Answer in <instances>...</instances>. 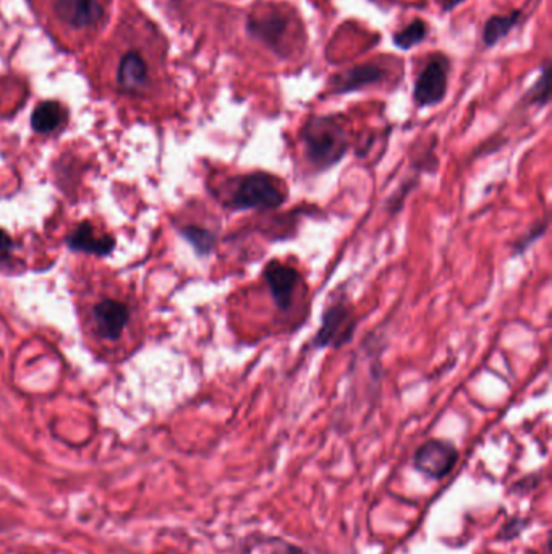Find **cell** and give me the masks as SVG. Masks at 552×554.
Masks as SVG:
<instances>
[{"mask_svg":"<svg viewBox=\"0 0 552 554\" xmlns=\"http://www.w3.org/2000/svg\"><path fill=\"white\" fill-rule=\"evenodd\" d=\"M164 57L166 44L154 23L138 10H125L93 70L122 96L146 98L158 90Z\"/></svg>","mask_w":552,"mask_h":554,"instance_id":"cell-1","label":"cell"},{"mask_svg":"<svg viewBox=\"0 0 552 554\" xmlns=\"http://www.w3.org/2000/svg\"><path fill=\"white\" fill-rule=\"evenodd\" d=\"M49 33L70 51H83L106 31L112 0H34Z\"/></svg>","mask_w":552,"mask_h":554,"instance_id":"cell-2","label":"cell"},{"mask_svg":"<svg viewBox=\"0 0 552 554\" xmlns=\"http://www.w3.org/2000/svg\"><path fill=\"white\" fill-rule=\"evenodd\" d=\"M289 185L279 175L268 171L238 174L219 185L216 197L232 213H268L289 201Z\"/></svg>","mask_w":552,"mask_h":554,"instance_id":"cell-3","label":"cell"},{"mask_svg":"<svg viewBox=\"0 0 552 554\" xmlns=\"http://www.w3.org/2000/svg\"><path fill=\"white\" fill-rule=\"evenodd\" d=\"M303 158L315 174H324L344 161L350 151L349 130L339 116H311L300 128Z\"/></svg>","mask_w":552,"mask_h":554,"instance_id":"cell-4","label":"cell"},{"mask_svg":"<svg viewBox=\"0 0 552 554\" xmlns=\"http://www.w3.org/2000/svg\"><path fill=\"white\" fill-rule=\"evenodd\" d=\"M357 328V312L347 290L337 289L331 294L321 313V323L311 339L310 349H342L353 341Z\"/></svg>","mask_w":552,"mask_h":554,"instance_id":"cell-5","label":"cell"},{"mask_svg":"<svg viewBox=\"0 0 552 554\" xmlns=\"http://www.w3.org/2000/svg\"><path fill=\"white\" fill-rule=\"evenodd\" d=\"M459 461V449L447 439H428L413 456V465L420 474L441 480L451 474Z\"/></svg>","mask_w":552,"mask_h":554,"instance_id":"cell-6","label":"cell"},{"mask_svg":"<svg viewBox=\"0 0 552 554\" xmlns=\"http://www.w3.org/2000/svg\"><path fill=\"white\" fill-rule=\"evenodd\" d=\"M449 60L442 54L431 57L425 69L421 70L413 88V101L421 109L438 106L447 94Z\"/></svg>","mask_w":552,"mask_h":554,"instance_id":"cell-7","label":"cell"},{"mask_svg":"<svg viewBox=\"0 0 552 554\" xmlns=\"http://www.w3.org/2000/svg\"><path fill=\"white\" fill-rule=\"evenodd\" d=\"M263 279L268 284L274 305L279 312H289L293 297L302 284V273L295 266L281 260H269L263 268Z\"/></svg>","mask_w":552,"mask_h":554,"instance_id":"cell-8","label":"cell"},{"mask_svg":"<svg viewBox=\"0 0 552 554\" xmlns=\"http://www.w3.org/2000/svg\"><path fill=\"white\" fill-rule=\"evenodd\" d=\"M438 162V156H436V148H434V145L428 146L420 156L413 159L408 174L405 175L404 179L400 180V184L397 185L394 192L387 197L384 209H386V213L389 214V216H395V214H399L400 211H402L407 198L410 197V195L417 190L418 185H420L421 175L434 174L436 169H438Z\"/></svg>","mask_w":552,"mask_h":554,"instance_id":"cell-9","label":"cell"},{"mask_svg":"<svg viewBox=\"0 0 552 554\" xmlns=\"http://www.w3.org/2000/svg\"><path fill=\"white\" fill-rule=\"evenodd\" d=\"M93 321L96 333L106 341H117L127 324L130 323V310L117 300H102L93 308Z\"/></svg>","mask_w":552,"mask_h":554,"instance_id":"cell-10","label":"cell"},{"mask_svg":"<svg viewBox=\"0 0 552 554\" xmlns=\"http://www.w3.org/2000/svg\"><path fill=\"white\" fill-rule=\"evenodd\" d=\"M248 35L261 41L281 56V47L289 31V20L279 12H269L260 17H250L247 23Z\"/></svg>","mask_w":552,"mask_h":554,"instance_id":"cell-11","label":"cell"},{"mask_svg":"<svg viewBox=\"0 0 552 554\" xmlns=\"http://www.w3.org/2000/svg\"><path fill=\"white\" fill-rule=\"evenodd\" d=\"M386 77V70L378 64H361L345 72L337 73L331 80L332 94H349L378 85Z\"/></svg>","mask_w":552,"mask_h":554,"instance_id":"cell-12","label":"cell"},{"mask_svg":"<svg viewBox=\"0 0 552 554\" xmlns=\"http://www.w3.org/2000/svg\"><path fill=\"white\" fill-rule=\"evenodd\" d=\"M67 245L73 252L91 253L96 256L111 255L115 248V240L111 235L98 237L94 234L90 222H81L80 226L67 237Z\"/></svg>","mask_w":552,"mask_h":554,"instance_id":"cell-13","label":"cell"},{"mask_svg":"<svg viewBox=\"0 0 552 554\" xmlns=\"http://www.w3.org/2000/svg\"><path fill=\"white\" fill-rule=\"evenodd\" d=\"M65 120H67V111L62 104L57 101H44L34 109L31 127L34 132L47 135V133L56 132L57 128L65 124Z\"/></svg>","mask_w":552,"mask_h":554,"instance_id":"cell-14","label":"cell"},{"mask_svg":"<svg viewBox=\"0 0 552 554\" xmlns=\"http://www.w3.org/2000/svg\"><path fill=\"white\" fill-rule=\"evenodd\" d=\"M520 18H522L520 10H515L509 15H496V17L489 18L485 30H483V41H485L486 46H496L501 39L506 38L510 31L519 25Z\"/></svg>","mask_w":552,"mask_h":554,"instance_id":"cell-15","label":"cell"},{"mask_svg":"<svg viewBox=\"0 0 552 554\" xmlns=\"http://www.w3.org/2000/svg\"><path fill=\"white\" fill-rule=\"evenodd\" d=\"M183 239L187 240L200 256L211 255L217 245V234L211 229L187 226L182 229Z\"/></svg>","mask_w":552,"mask_h":554,"instance_id":"cell-16","label":"cell"},{"mask_svg":"<svg viewBox=\"0 0 552 554\" xmlns=\"http://www.w3.org/2000/svg\"><path fill=\"white\" fill-rule=\"evenodd\" d=\"M548 229V216H544L543 219H538V221L533 222V224L528 227L527 232L520 235L519 239H515V242L512 243V256H514V258H519V256L525 255L538 240L543 239Z\"/></svg>","mask_w":552,"mask_h":554,"instance_id":"cell-17","label":"cell"},{"mask_svg":"<svg viewBox=\"0 0 552 554\" xmlns=\"http://www.w3.org/2000/svg\"><path fill=\"white\" fill-rule=\"evenodd\" d=\"M429 28L426 22L423 20H413L410 25L405 26L404 30L395 33L394 44L402 49V51H408L412 47L418 46V44L425 41L428 36Z\"/></svg>","mask_w":552,"mask_h":554,"instance_id":"cell-18","label":"cell"},{"mask_svg":"<svg viewBox=\"0 0 552 554\" xmlns=\"http://www.w3.org/2000/svg\"><path fill=\"white\" fill-rule=\"evenodd\" d=\"M548 64L543 65V73H541L540 80L536 81L530 93H528V101L536 106H546L549 103V90H548Z\"/></svg>","mask_w":552,"mask_h":554,"instance_id":"cell-19","label":"cell"},{"mask_svg":"<svg viewBox=\"0 0 552 554\" xmlns=\"http://www.w3.org/2000/svg\"><path fill=\"white\" fill-rule=\"evenodd\" d=\"M13 242L7 232L0 229V256L7 255L12 250Z\"/></svg>","mask_w":552,"mask_h":554,"instance_id":"cell-20","label":"cell"},{"mask_svg":"<svg viewBox=\"0 0 552 554\" xmlns=\"http://www.w3.org/2000/svg\"><path fill=\"white\" fill-rule=\"evenodd\" d=\"M282 548H284V550L281 551V554H306L305 551L300 550L297 546L284 545Z\"/></svg>","mask_w":552,"mask_h":554,"instance_id":"cell-21","label":"cell"},{"mask_svg":"<svg viewBox=\"0 0 552 554\" xmlns=\"http://www.w3.org/2000/svg\"><path fill=\"white\" fill-rule=\"evenodd\" d=\"M462 2L463 0H446L442 9H444V12H449V10L455 9V7H457V5L459 4H462Z\"/></svg>","mask_w":552,"mask_h":554,"instance_id":"cell-22","label":"cell"}]
</instances>
